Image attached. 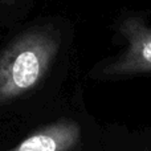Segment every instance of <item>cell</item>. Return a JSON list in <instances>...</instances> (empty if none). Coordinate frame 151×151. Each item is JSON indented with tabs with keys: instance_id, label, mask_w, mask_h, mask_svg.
Wrapping results in <instances>:
<instances>
[{
	"instance_id": "1",
	"label": "cell",
	"mask_w": 151,
	"mask_h": 151,
	"mask_svg": "<svg viewBox=\"0 0 151 151\" xmlns=\"http://www.w3.org/2000/svg\"><path fill=\"white\" fill-rule=\"evenodd\" d=\"M61 37L53 27L29 28L0 52V105L32 93L49 73Z\"/></svg>"
},
{
	"instance_id": "2",
	"label": "cell",
	"mask_w": 151,
	"mask_h": 151,
	"mask_svg": "<svg viewBox=\"0 0 151 151\" xmlns=\"http://www.w3.org/2000/svg\"><path fill=\"white\" fill-rule=\"evenodd\" d=\"M123 50L98 68L99 77L123 78L151 74V25L141 16H125L117 24Z\"/></svg>"
},
{
	"instance_id": "3",
	"label": "cell",
	"mask_w": 151,
	"mask_h": 151,
	"mask_svg": "<svg viewBox=\"0 0 151 151\" xmlns=\"http://www.w3.org/2000/svg\"><path fill=\"white\" fill-rule=\"evenodd\" d=\"M80 141V125L64 118L36 130L7 151H73Z\"/></svg>"
},
{
	"instance_id": "4",
	"label": "cell",
	"mask_w": 151,
	"mask_h": 151,
	"mask_svg": "<svg viewBox=\"0 0 151 151\" xmlns=\"http://www.w3.org/2000/svg\"><path fill=\"white\" fill-rule=\"evenodd\" d=\"M1 1H4V3H13L15 0H1Z\"/></svg>"
}]
</instances>
